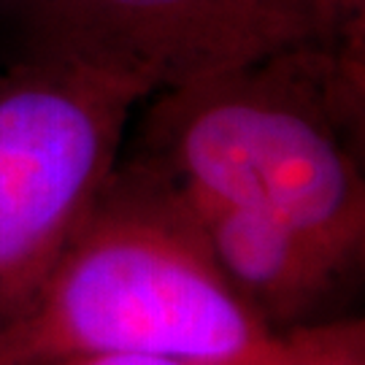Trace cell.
Listing matches in <instances>:
<instances>
[{"label": "cell", "mask_w": 365, "mask_h": 365, "mask_svg": "<svg viewBox=\"0 0 365 365\" xmlns=\"http://www.w3.org/2000/svg\"><path fill=\"white\" fill-rule=\"evenodd\" d=\"M295 336L249 312L176 190L128 157L49 271L0 319V365L78 354L247 365L282 357Z\"/></svg>", "instance_id": "obj_2"}, {"label": "cell", "mask_w": 365, "mask_h": 365, "mask_svg": "<svg viewBox=\"0 0 365 365\" xmlns=\"http://www.w3.org/2000/svg\"><path fill=\"white\" fill-rule=\"evenodd\" d=\"M146 101L130 157L363 262V43L292 46Z\"/></svg>", "instance_id": "obj_1"}, {"label": "cell", "mask_w": 365, "mask_h": 365, "mask_svg": "<svg viewBox=\"0 0 365 365\" xmlns=\"http://www.w3.org/2000/svg\"><path fill=\"white\" fill-rule=\"evenodd\" d=\"M30 365H209L146 354H78ZM247 365H363V325H317L303 327L289 352L265 363Z\"/></svg>", "instance_id": "obj_6"}, {"label": "cell", "mask_w": 365, "mask_h": 365, "mask_svg": "<svg viewBox=\"0 0 365 365\" xmlns=\"http://www.w3.org/2000/svg\"><path fill=\"white\" fill-rule=\"evenodd\" d=\"M144 101L130 81L54 54L27 52L0 73V319L87 217Z\"/></svg>", "instance_id": "obj_3"}, {"label": "cell", "mask_w": 365, "mask_h": 365, "mask_svg": "<svg viewBox=\"0 0 365 365\" xmlns=\"http://www.w3.org/2000/svg\"><path fill=\"white\" fill-rule=\"evenodd\" d=\"M173 190L225 282L274 333L317 327L314 319L336 303L360 268L276 217Z\"/></svg>", "instance_id": "obj_5"}, {"label": "cell", "mask_w": 365, "mask_h": 365, "mask_svg": "<svg viewBox=\"0 0 365 365\" xmlns=\"http://www.w3.org/2000/svg\"><path fill=\"white\" fill-rule=\"evenodd\" d=\"M30 52L152 98L265 54L319 43L309 0H19Z\"/></svg>", "instance_id": "obj_4"}]
</instances>
